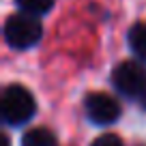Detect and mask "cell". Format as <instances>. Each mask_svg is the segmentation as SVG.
<instances>
[{"mask_svg": "<svg viewBox=\"0 0 146 146\" xmlns=\"http://www.w3.org/2000/svg\"><path fill=\"white\" fill-rule=\"evenodd\" d=\"M5 146H9V137H7V135H5Z\"/></svg>", "mask_w": 146, "mask_h": 146, "instance_id": "30bf717a", "label": "cell"}, {"mask_svg": "<svg viewBox=\"0 0 146 146\" xmlns=\"http://www.w3.org/2000/svg\"><path fill=\"white\" fill-rule=\"evenodd\" d=\"M15 5L19 7V13H28V15H45L47 11H52L54 0H15Z\"/></svg>", "mask_w": 146, "mask_h": 146, "instance_id": "52a82bcc", "label": "cell"}, {"mask_svg": "<svg viewBox=\"0 0 146 146\" xmlns=\"http://www.w3.org/2000/svg\"><path fill=\"white\" fill-rule=\"evenodd\" d=\"M112 84L125 97L142 99L146 92V69L137 60H125L112 71Z\"/></svg>", "mask_w": 146, "mask_h": 146, "instance_id": "3957f363", "label": "cell"}, {"mask_svg": "<svg viewBox=\"0 0 146 146\" xmlns=\"http://www.w3.org/2000/svg\"><path fill=\"white\" fill-rule=\"evenodd\" d=\"M90 146H125V144L116 133H103V135H99Z\"/></svg>", "mask_w": 146, "mask_h": 146, "instance_id": "ba28073f", "label": "cell"}, {"mask_svg": "<svg viewBox=\"0 0 146 146\" xmlns=\"http://www.w3.org/2000/svg\"><path fill=\"white\" fill-rule=\"evenodd\" d=\"M43 26L39 17L28 13H15L9 15L5 22V41L13 50H28L41 41Z\"/></svg>", "mask_w": 146, "mask_h": 146, "instance_id": "7a4b0ae2", "label": "cell"}, {"mask_svg": "<svg viewBox=\"0 0 146 146\" xmlns=\"http://www.w3.org/2000/svg\"><path fill=\"white\" fill-rule=\"evenodd\" d=\"M127 41H129V47H131L133 54L140 60H146V24L144 22H137L129 28Z\"/></svg>", "mask_w": 146, "mask_h": 146, "instance_id": "5b68a950", "label": "cell"}, {"mask_svg": "<svg viewBox=\"0 0 146 146\" xmlns=\"http://www.w3.org/2000/svg\"><path fill=\"white\" fill-rule=\"evenodd\" d=\"M140 103H142V108H144V110H146V92H144V95H142V99H140Z\"/></svg>", "mask_w": 146, "mask_h": 146, "instance_id": "9c48e42d", "label": "cell"}, {"mask_svg": "<svg viewBox=\"0 0 146 146\" xmlns=\"http://www.w3.org/2000/svg\"><path fill=\"white\" fill-rule=\"evenodd\" d=\"M22 146H58L56 135L45 127H35L28 129L22 137Z\"/></svg>", "mask_w": 146, "mask_h": 146, "instance_id": "8992f818", "label": "cell"}, {"mask_svg": "<svg viewBox=\"0 0 146 146\" xmlns=\"http://www.w3.org/2000/svg\"><path fill=\"white\" fill-rule=\"evenodd\" d=\"M84 112L92 125H112L120 118V105L105 92H90L84 99Z\"/></svg>", "mask_w": 146, "mask_h": 146, "instance_id": "277c9868", "label": "cell"}, {"mask_svg": "<svg viewBox=\"0 0 146 146\" xmlns=\"http://www.w3.org/2000/svg\"><path fill=\"white\" fill-rule=\"evenodd\" d=\"M0 108H2V118L7 125H24L35 116L36 112V101L32 97V92L28 90L22 84H11L5 88L2 92V101H0Z\"/></svg>", "mask_w": 146, "mask_h": 146, "instance_id": "6da1fadb", "label": "cell"}]
</instances>
